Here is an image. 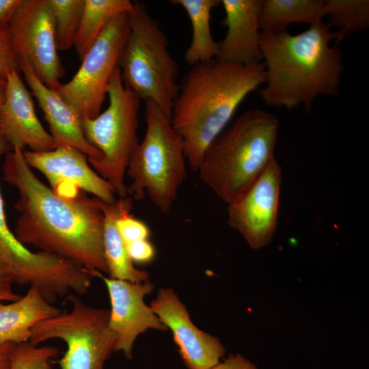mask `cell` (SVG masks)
I'll use <instances>...</instances> for the list:
<instances>
[{"mask_svg": "<svg viewBox=\"0 0 369 369\" xmlns=\"http://www.w3.org/2000/svg\"><path fill=\"white\" fill-rule=\"evenodd\" d=\"M3 174L18 193L14 207L20 216L14 234L22 244L108 273L100 200L84 191L73 197L57 194L38 179L20 150L5 154Z\"/></svg>", "mask_w": 369, "mask_h": 369, "instance_id": "6da1fadb", "label": "cell"}, {"mask_svg": "<svg viewBox=\"0 0 369 369\" xmlns=\"http://www.w3.org/2000/svg\"><path fill=\"white\" fill-rule=\"evenodd\" d=\"M338 34L323 20L298 34L260 32L266 80L260 95L269 107L312 110L319 96H335L344 70Z\"/></svg>", "mask_w": 369, "mask_h": 369, "instance_id": "7a4b0ae2", "label": "cell"}, {"mask_svg": "<svg viewBox=\"0 0 369 369\" xmlns=\"http://www.w3.org/2000/svg\"><path fill=\"white\" fill-rule=\"evenodd\" d=\"M265 80L263 62L243 65L216 59L193 66L184 75L170 120L192 171L197 172L206 149L239 105Z\"/></svg>", "mask_w": 369, "mask_h": 369, "instance_id": "3957f363", "label": "cell"}, {"mask_svg": "<svg viewBox=\"0 0 369 369\" xmlns=\"http://www.w3.org/2000/svg\"><path fill=\"white\" fill-rule=\"evenodd\" d=\"M279 125L260 109L242 113L206 149L197 172L200 180L228 204L238 200L274 158Z\"/></svg>", "mask_w": 369, "mask_h": 369, "instance_id": "277c9868", "label": "cell"}, {"mask_svg": "<svg viewBox=\"0 0 369 369\" xmlns=\"http://www.w3.org/2000/svg\"><path fill=\"white\" fill-rule=\"evenodd\" d=\"M144 102L146 130L128 162L127 193L136 200L147 195L161 213L168 214L187 176L183 143L161 108L151 100Z\"/></svg>", "mask_w": 369, "mask_h": 369, "instance_id": "5b68a950", "label": "cell"}, {"mask_svg": "<svg viewBox=\"0 0 369 369\" xmlns=\"http://www.w3.org/2000/svg\"><path fill=\"white\" fill-rule=\"evenodd\" d=\"M126 14L129 32L118 62L122 82L170 118L179 92V68L168 50L166 35L142 2L134 1Z\"/></svg>", "mask_w": 369, "mask_h": 369, "instance_id": "8992f818", "label": "cell"}, {"mask_svg": "<svg viewBox=\"0 0 369 369\" xmlns=\"http://www.w3.org/2000/svg\"><path fill=\"white\" fill-rule=\"evenodd\" d=\"M108 107L92 119L82 120L89 143L102 153L90 165L107 180L119 197L128 195L125 177L128 162L139 144L138 113L141 99L124 86L118 66L107 87Z\"/></svg>", "mask_w": 369, "mask_h": 369, "instance_id": "52a82bcc", "label": "cell"}, {"mask_svg": "<svg viewBox=\"0 0 369 369\" xmlns=\"http://www.w3.org/2000/svg\"><path fill=\"white\" fill-rule=\"evenodd\" d=\"M67 299L70 311L39 322L29 342L38 345L51 339L64 340L67 348L57 361L60 369H104L116 342L109 327L110 310L87 305L75 295H68Z\"/></svg>", "mask_w": 369, "mask_h": 369, "instance_id": "ba28073f", "label": "cell"}, {"mask_svg": "<svg viewBox=\"0 0 369 369\" xmlns=\"http://www.w3.org/2000/svg\"><path fill=\"white\" fill-rule=\"evenodd\" d=\"M0 277L38 289L53 304L70 291L83 295L92 277L83 267L53 254L28 249L8 227L0 191Z\"/></svg>", "mask_w": 369, "mask_h": 369, "instance_id": "9c48e42d", "label": "cell"}, {"mask_svg": "<svg viewBox=\"0 0 369 369\" xmlns=\"http://www.w3.org/2000/svg\"><path fill=\"white\" fill-rule=\"evenodd\" d=\"M128 32L126 14L113 18L87 51L74 76L56 90L82 120L100 113Z\"/></svg>", "mask_w": 369, "mask_h": 369, "instance_id": "30bf717a", "label": "cell"}, {"mask_svg": "<svg viewBox=\"0 0 369 369\" xmlns=\"http://www.w3.org/2000/svg\"><path fill=\"white\" fill-rule=\"evenodd\" d=\"M9 27L18 60L27 59L40 81L56 90L65 70L55 45L49 0H20Z\"/></svg>", "mask_w": 369, "mask_h": 369, "instance_id": "8fae6325", "label": "cell"}, {"mask_svg": "<svg viewBox=\"0 0 369 369\" xmlns=\"http://www.w3.org/2000/svg\"><path fill=\"white\" fill-rule=\"evenodd\" d=\"M282 169L275 159L256 180L236 201L228 204V222L254 249L268 244L273 237L279 203Z\"/></svg>", "mask_w": 369, "mask_h": 369, "instance_id": "7c38bea8", "label": "cell"}, {"mask_svg": "<svg viewBox=\"0 0 369 369\" xmlns=\"http://www.w3.org/2000/svg\"><path fill=\"white\" fill-rule=\"evenodd\" d=\"M31 167L40 172L57 194L73 197L81 192L90 193L106 203L115 201L111 184L98 175L86 154L70 146H59L46 152L23 151Z\"/></svg>", "mask_w": 369, "mask_h": 369, "instance_id": "4fadbf2b", "label": "cell"}, {"mask_svg": "<svg viewBox=\"0 0 369 369\" xmlns=\"http://www.w3.org/2000/svg\"><path fill=\"white\" fill-rule=\"evenodd\" d=\"M92 276L101 278L109 295L111 302L109 327L116 336L115 351H122L131 359L132 349L137 337L148 329H167L150 306L144 301L154 285L149 282H131L105 277L98 271H90Z\"/></svg>", "mask_w": 369, "mask_h": 369, "instance_id": "5bb4252c", "label": "cell"}, {"mask_svg": "<svg viewBox=\"0 0 369 369\" xmlns=\"http://www.w3.org/2000/svg\"><path fill=\"white\" fill-rule=\"evenodd\" d=\"M150 308L172 330L187 369H208L220 361L226 353L222 343L218 338L194 325L186 306L172 288H161Z\"/></svg>", "mask_w": 369, "mask_h": 369, "instance_id": "9a60e30c", "label": "cell"}, {"mask_svg": "<svg viewBox=\"0 0 369 369\" xmlns=\"http://www.w3.org/2000/svg\"><path fill=\"white\" fill-rule=\"evenodd\" d=\"M3 102L0 105V132L12 150L28 147L30 151L46 152L56 148L55 140L39 121L31 94L18 70L7 76Z\"/></svg>", "mask_w": 369, "mask_h": 369, "instance_id": "2e32d148", "label": "cell"}, {"mask_svg": "<svg viewBox=\"0 0 369 369\" xmlns=\"http://www.w3.org/2000/svg\"><path fill=\"white\" fill-rule=\"evenodd\" d=\"M263 0H221L226 16L221 24L227 27L218 42L216 59L237 64L262 62L260 47V12Z\"/></svg>", "mask_w": 369, "mask_h": 369, "instance_id": "e0dca14e", "label": "cell"}, {"mask_svg": "<svg viewBox=\"0 0 369 369\" xmlns=\"http://www.w3.org/2000/svg\"><path fill=\"white\" fill-rule=\"evenodd\" d=\"M18 70L23 74L44 113L56 147L72 146L86 154L89 159H100L102 153L85 138L82 120L77 112L57 90L49 88L40 81L27 59L18 60Z\"/></svg>", "mask_w": 369, "mask_h": 369, "instance_id": "ac0fdd59", "label": "cell"}, {"mask_svg": "<svg viewBox=\"0 0 369 369\" xmlns=\"http://www.w3.org/2000/svg\"><path fill=\"white\" fill-rule=\"evenodd\" d=\"M62 312L48 303L34 286L11 303L0 302V345L28 342L36 324Z\"/></svg>", "mask_w": 369, "mask_h": 369, "instance_id": "d6986e66", "label": "cell"}, {"mask_svg": "<svg viewBox=\"0 0 369 369\" xmlns=\"http://www.w3.org/2000/svg\"><path fill=\"white\" fill-rule=\"evenodd\" d=\"M126 200L127 196L113 203L100 200L104 216L103 250L108 273L109 278L114 279L135 283L149 282V273L135 267L116 226Z\"/></svg>", "mask_w": 369, "mask_h": 369, "instance_id": "ffe728a7", "label": "cell"}, {"mask_svg": "<svg viewBox=\"0 0 369 369\" xmlns=\"http://www.w3.org/2000/svg\"><path fill=\"white\" fill-rule=\"evenodd\" d=\"M325 16V0H263L260 29L262 32L277 33L291 24L311 25Z\"/></svg>", "mask_w": 369, "mask_h": 369, "instance_id": "44dd1931", "label": "cell"}, {"mask_svg": "<svg viewBox=\"0 0 369 369\" xmlns=\"http://www.w3.org/2000/svg\"><path fill=\"white\" fill-rule=\"evenodd\" d=\"M170 2L180 5L186 11L192 26V40L184 59L193 66L215 59L219 44L213 38L210 20L212 10L221 4V0H171Z\"/></svg>", "mask_w": 369, "mask_h": 369, "instance_id": "7402d4cb", "label": "cell"}, {"mask_svg": "<svg viewBox=\"0 0 369 369\" xmlns=\"http://www.w3.org/2000/svg\"><path fill=\"white\" fill-rule=\"evenodd\" d=\"M130 0H85L80 28L74 47L81 61L107 24L115 16L127 14Z\"/></svg>", "mask_w": 369, "mask_h": 369, "instance_id": "603a6c76", "label": "cell"}, {"mask_svg": "<svg viewBox=\"0 0 369 369\" xmlns=\"http://www.w3.org/2000/svg\"><path fill=\"white\" fill-rule=\"evenodd\" d=\"M326 24L338 34L337 44L369 27L368 0H325Z\"/></svg>", "mask_w": 369, "mask_h": 369, "instance_id": "cb8c5ba5", "label": "cell"}, {"mask_svg": "<svg viewBox=\"0 0 369 369\" xmlns=\"http://www.w3.org/2000/svg\"><path fill=\"white\" fill-rule=\"evenodd\" d=\"M57 51L74 46L80 28L85 0H49Z\"/></svg>", "mask_w": 369, "mask_h": 369, "instance_id": "d4e9b609", "label": "cell"}, {"mask_svg": "<svg viewBox=\"0 0 369 369\" xmlns=\"http://www.w3.org/2000/svg\"><path fill=\"white\" fill-rule=\"evenodd\" d=\"M59 348L52 346H38L29 341L13 344L11 369H52Z\"/></svg>", "mask_w": 369, "mask_h": 369, "instance_id": "484cf974", "label": "cell"}, {"mask_svg": "<svg viewBox=\"0 0 369 369\" xmlns=\"http://www.w3.org/2000/svg\"><path fill=\"white\" fill-rule=\"evenodd\" d=\"M132 207V200L127 197L125 205L116 222L118 230L124 243L148 239L150 234L148 226L131 215Z\"/></svg>", "mask_w": 369, "mask_h": 369, "instance_id": "4316f807", "label": "cell"}, {"mask_svg": "<svg viewBox=\"0 0 369 369\" xmlns=\"http://www.w3.org/2000/svg\"><path fill=\"white\" fill-rule=\"evenodd\" d=\"M14 70H18L9 23L0 25V74L5 78Z\"/></svg>", "mask_w": 369, "mask_h": 369, "instance_id": "83f0119b", "label": "cell"}, {"mask_svg": "<svg viewBox=\"0 0 369 369\" xmlns=\"http://www.w3.org/2000/svg\"><path fill=\"white\" fill-rule=\"evenodd\" d=\"M127 252L133 262L148 263L155 256V249L148 239L125 243Z\"/></svg>", "mask_w": 369, "mask_h": 369, "instance_id": "f1b7e54d", "label": "cell"}, {"mask_svg": "<svg viewBox=\"0 0 369 369\" xmlns=\"http://www.w3.org/2000/svg\"><path fill=\"white\" fill-rule=\"evenodd\" d=\"M208 369H258L257 366L240 354H231L223 362Z\"/></svg>", "mask_w": 369, "mask_h": 369, "instance_id": "f546056e", "label": "cell"}, {"mask_svg": "<svg viewBox=\"0 0 369 369\" xmlns=\"http://www.w3.org/2000/svg\"><path fill=\"white\" fill-rule=\"evenodd\" d=\"M20 0H0V25L9 23Z\"/></svg>", "mask_w": 369, "mask_h": 369, "instance_id": "4dcf8cb0", "label": "cell"}, {"mask_svg": "<svg viewBox=\"0 0 369 369\" xmlns=\"http://www.w3.org/2000/svg\"><path fill=\"white\" fill-rule=\"evenodd\" d=\"M14 343L0 345V369H11V351Z\"/></svg>", "mask_w": 369, "mask_h": 369, "instance_id": "1f68e13d", "label": "cell"}, {"mask_svg": "<svg viewBox=\"0 0 369 369\" xmlns=\"http://www.w3.org/2000/svg\"><path fill=\"white\" fill-rule=\"evenodd\" d=\"M21 297L20 295H18L14 292H6L0 291V302L3 301H14L18 300Z\"/></svg>", "mask_w": 369, "mask_h": 369, "instance_id": "d6a6232c", "label": "cell"}, {"mask_svg": "<svg viewBox=\"0 0 369 369\" xmlns=\"http://www.w3.org/2000/svg\"><path fill=\"white\" fill-rule=\"evenodd\" d=\"M13 283L10 280L3 279L0 277V291L6 292H14L12 290V284Z\"/></svg>", "mask_w": 369, "mask_h": 369, "instance_id": "836d02e7", "label": "cell"}, {"mask_svg": "<svg viewBox=\"0 0 369 369\" xmlns=\"http://www.w3.org/2000/svg\"><path fill=\"white\" fill-rule=\"evenodd\" d=\"M6 85L7 79L0 74V105L3 102L5 98Z\"/></svg>", "mask_w": 369, "mask_h": 369, "instance_id": "e575fe53", "label": "cell"}]
</instances>
